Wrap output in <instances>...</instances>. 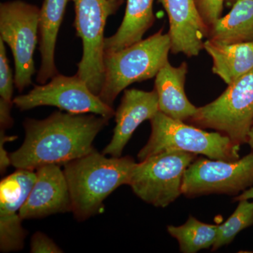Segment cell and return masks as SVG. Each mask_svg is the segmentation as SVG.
<instances>
[{
	"label": "cell",
	"mask_w": 253,
	"mask_h": 253,
	"mask_svg": "<svg viewBox=\"0 0 253 253\" xmlns=\"http://www.w3.org/2000/svg\"><path fill=\"white\" fill-rule=\"evenodd\" d=\"M109 119L92 113H53L44 120L26 119L25 139L10 155L16 169L36 170L49 164H65L94 151L93 141Z\"/></svg>",
	"instance_id": "1"
},
{
	"label": "cell",
	"mask_w": 253,
	"mask_h": 253,
	"mask_svg": "<svg viewBox=\"0 0 253 253\" xmlns=\"http://www.w3.org/2000/svg\"><path fill=\"white\" fill-rule=\"evenodd\" d=\"M136 163L128 156L107 158L96 150L65 163L63 172L75 217L83 221L98 214L108 196L129 184Z\"/></svg>",
	"instance_id": "2"
},
{
	"label": "cell",
	"mask_w": 253,
	"mask_h": 253,
	"mask_svg": "<svg viewBox=\"0 0 253 253\" xmlns=\"http://www.w3.org/2000/svg\"><path fill=\"white\" fill-rule=\"evenodd\" d=\"M170 51L169 33L164 34L161 29L119 51L104 53V80L100 99L113 106L120 93L128 86L156 77L168 62Z\"/></svg>",
	"instance_id": "3"
},
{
	"label": "cell",
	"mask_w": 253,
	"mask_h": 253,
	"mask_svg": "<svg viewBox=\"0 0 253 253\" xmlns=\"http://www.w3.org/2000/svg\"><path fill=\"white\" fill-rule=\"evenodd\" d=\"M149 141L138 154L139 161L165 151H180L223 161L239 159L240 146L216 131L208 132L159 111L151 120Z\"/></svg>",
	"instance_id": "4"
},
{
	"label": "cell",
	"mask_w": 253,
	"mask_h": 253,
	"mask_svg": "<svg viewBox=\"0 0 253 253\" xmlns=\"http://www.w3.org/2000/svg\"><path fill=\"white\" fill-rule=\"evenodd\" d=\"M189 121L214 129L239 146L247 143L253 124V69L228 85L214 101L198 108Z\"/></svg>",
	"instance_id": "5"
},
{
	"label": "cell",
	"mask_w": 253,
	"mask_h": 253,
	"mask_svg": "<svg viewBox=\"0 0 253 253\" xmlns=\"http://www.w3.org/2000/svg\"><path fill=\"white\" fill-rule=\"evenodd\" d=\"M196 155L180 151H165L136 163L128 185L147 204L166 208L182 194L186 169Z\"/></svg>",
	"instance_id": "6"
},
{
	"label": "cell",
	"mask_w": 253,
	"mask_h": 253,
	"mask_svg": "<svg viewBox=\"0 0 253 253\" xmlns=\"http://www.w3.org/2000/svg\"><path fill=\"white\" fill-rule=\"evenodd\" d=\"M41 9L21 0L0 4V39L11 49L15 65L14 85L19 91L32 84L38 42Z\"/></svg>",
	"instance_id": "7"
},
{
	"label": "cell",
	"mask_w": 253,
	"mask_h": 253,
	"mask_svg": "<svg viewBox=\"0 0 253 253\" xmlns=\"http://www.w3.org/2000/svg\"><path fill=\"white\" fill-rule=\"evenodd\" d=\"M75 26L83 42V56L76 74L99 96L104 80V29L107 18L113 14L107 0H73Z\"/></svg>",
	"instance_id": "8"
},
{
	"label": "cell",
	"mask_w": 253,
	"mask_h": 253,
	"mask_svg": "<svg viewBox=\"0 0 253 253\" xmlns=\"http://www.w3.org/2000/svg\"><path fill=\"white\" fill-rule=\"evenodd\" d=\"M21 111L42 106H51L72 113H92L111 119L116 111L94 94L85 82L77 74L65 76L57 74L49 83L35 86L28 94L13 100Z\"/></svg>",
	"instance_id": "9"
},
{
	"label": "cell",
	"mask_w": 253,
	"mask_h": 253,
	"mask_svg": "<svg viewBox=\"0 0 253 253\" xmlns=\"http://www.w3.org/2000/svg\"><path fill=\"white\" fill-rule=\"evenodd\" d=\"M253 185V153L236 161L195 160L186 169L181 191L188 197L237 195Z\"/></svg>",
	"instance_id": "10"
},
{
	"label": "cell",
	"mask_w": 253,
	"mask_h": 253,
	"mask_svg": "<svg viewBox=\"0 0 253 253\" xmlns=\"http://www.w3.org/2000/svg\"><path fill=\"white\" fill-rule=\"evenodd\" d=\"M36 170L17 169L0 183V250L3 253L21 251L26 231L20 212L34 185Z\"/></svg>",
	"instance_id": "11"
},
{
	"label": "cell",
	"mask_w": 253,
	"mask_h": 253,
	"mask_svg": "<svg viewBox=\"0 0 253 253\" xmlns=\"http://www.w3.org/2000/svg\"><path fill=\"white\" fill-rule=\"evenodd\" d=\"M36 171L34 185L20 212L21 219H36L71 212L69 188L59 165H46Z\"/></svg>",
	"instance_id": "12"
},
{
	"label": "cell",
	"mask_w": 253,
	"mask_h": 253,
	"mask_svg": "<svg viewBox=\"0 0 253 253\" xmlns=\"http://www.w3.org/2000/svg\"><path fill=\"white\" fill-rule=\"evenodd\" d=\"M169 18V36L173 54L188 57L199 54L208 38V26L198 9L196 0H159Z\"/></svg>",
	"instance_id": "13"
},
{
	"label": "cell",
	"mask_w": 253,
	"mask_h": 253,
	"mask_svg": "<svg viewBox=\"0 0 253 253\" xmlns=\"http://www.w3.org/2000/svg\"><path fill=\"white\" fill-rule=\"evenodd\" d=\"M156 90L126 89L115 113L116 126L112 139L103 151L104 155L119 158L133 133L141 123L151 121L159 112Z\"/></svg>",
	"instance_id": "14"
},
{
	"label": "cell",
	"mask_w": 253,
	"mask_h": 253,
	"mask_svg": "<svg viewBox=\"0 0 253 253\" xmlns=\"http://www.w3.org/2000/svg\"><path fill=\"white\" fill-rule=\"evenodd\" d=\"M188 73L186 62L174 67L168 61L156 75L154 89L158 94L161 112L177 121H189L198 108L190 102L185 92Z\"/></svg>",
	"instance_id": "15"
},
{
	"label": "cell",
	"mask_w": 253,
	"mask_h": 253,
	"mask_svg": "<svg viewBox=\"0 0 253 253\" xmlns=\"http://www.w3.org/2000/svg\"><path fill=\"white\" fill-rule=\"evenodd\" d=\"M68 0H44L39 21L41 67L36 80L44 84L59 74L55 64V48Z\"/></svg>",
	"instance_id": "16"
},
{
	"label": "cell",
	"mask_w": 253,
	"mask_h": 253,
	"mask_svg": "<svg viewBox=\"0 0 253 253\" xmlns=\"http://www.w3.org/2000/svg\"><path fill=\"white\" fill-rule=\"evenodd\" d=\"M204 49L212 60V72L228 85L253 69V42L222 44L204 42Z\"/></svg>",
	"instance_id": "17"
},
{
	"label": "cell",
	"mask_w": 253,
	"mask_h": 253,
	"mask_svg": "<svg viewBox=\"0 0 253 253\" xmlns=\"http://www.w3.org/2000/svg\"><path fill=\"white\" fill-rule=\"evenodd\" d=\"M154 0H127L126 14L113 36L105 38L104 53L114 52L141 41L154 24Z\"/></svg>",
	"instance_id": "18"
},
{
	"label": "cell",
	"mask_w": 253,
	"mask_h": 253,
	"mask_svg": "<svg viewBox=\"0 0 253 253\" xmlns=\"http://www.w3.org/2000/svg\"><path fill=\"white\" fill-rule=\"evenodd\" d=\"M208 38L222 44L253 42V0L236 1L226 16L208 27Z\"/></svg>",
	"instance_id": "19"
},
{
	"label": "cell",
	"mask_w": 253,
	"mask_h": 253,
	"mask_svg": "<svg viewBox=\"0 0 253 253\" xmlns=\"http://www.w3.org/2000/svg\"><path fill=\"white\" fill-rule=\"evenodd\" d=\"M167 229L184 253H197L212 247L219 234V225L206 224L193 216H190L183 225L168 226Z\"/></svg>",
	"instance_id": "20"
},
{
	"label": "cell",
	"mask_w": 253,
	"mask_h": 253,
	"mask_svg": "<svg viewBox=\"0 0 253 253\" xmlns=\"http://www.w3.org/2000/svg\"><path fill=\"white\" fill-rule=\"evenodd\" d=\"M253 225V200H242L234 213L219 225V234L212 251L231 244L241 231Z\"/></svg>",
	"instance_id": "21"
},
{
	"label": "cell",
	"mask_w": 253,
	"mask_h": 253,
	"mask_svg": "<svg viewBox=\"0 0 253 253\" xmlns=\"http://www.w3.org/2000/svg\"><path fill=\"white\" fill-rule=\"evenodd\" d=\"M4 44V41L0 39V99L14 104L12 97L14 78H13Z\"/></svg>",
	"instance_id": "22"
},
{
	"label": "cell",
	"mask_w": 253,
	"mask_h": 253,
	"mask_svg": "<svg viewBox=\"0 0 253 253\" xmlns=\"http://www.w3.org/2000/svg\"><path fill=\"white\" fill-rule=\"evenodd\" d=\"M224 0H196L200 14L209 27L220 18Z\"/></svg>",
	"instance_id": "23"
},
{
	"label": "cell",
	"mask_w": 253,
	"mask_h": 253,
	"mask_svg": "<svg viewBox=\"0 0 253 253\" xmlns=\"http://www.w3.org/2000/svg\"><path fill=\"white\" fill-rule=\"evenodd\" d=\"M32 253H63L54 241L45 234L37 232L32 237L31 241Z\"/></svg>",
	"instance_id": "24"
},
{
	"label": "cell",
	"mask_w": 253,
	"mask_h": 253,
	"mask_svg": "<svg viewBox=\"0 0 253 253\" xmlns=\"http://www.w3.org/2000/svg\"><path fill=\"white\" fill-rule=\"evenodd\" d=\"M16 139V136L5 135V130L1 129L0 131V170L1 173H4L6 168L11 165L10 155L8 154L5 150V143L14 141Z\"/></svg>",
	"instance_id": "25"
},
{
	"label": "cell",
	"mask_w": 253,
	"mask_h": 253,
	"mask_svg": "<svg viewBox=\"0 0 253 253\" xmlns=\"http://www.w3.org/2000/svg\"><path fill=\"white\" fill-rule=\"evenodd\" d=\"M11 103L6 102L0 99V126L5 130L14 124V120L11 116Z\"/></svg>",
	"instance_id": "26"
},
{
	"label": "cell",
	"mask_w": 253,
	"mask_h": 253,
	"mask_svg": "<svg viewBox=\"0 0 253 253\" xmlns=\"http://www.w3.org/2000/svg\"><path fill=\"white\" fill-rule=\"evenodd\" d=\"M236 201H242V200H253V187L246 189L234 199Z\"/></svg>",
	"instance_id": "27"
},
{
	"label": "cell",
	"mask_w": 253,
	"mask_h": 253,
	"mask_svg": "<svg viewBox=\"0 0 253 253\" xmlns=\"http://www.w3.org/2000/svg\"><path fill=\"white\" fill-rule=\"evenodd\" d=\"M107 1H109L111 8H112L113 14H115L118 7L122 4L123 0H107Z\"/></svg>",
	"instance_id": "28"
},
{
	"label": "cell",
	"mask_w": 253,
	"mask_h": 253,
	"mask_svg": "<svg viewBox=\"0 0 253 253\" xmlns=\"http://www.w3.org/2000/svg\"><path fill=\"white\" fill-rule=\"evenodd\" d=\"M248 144L250 145L253 150V124L249 131V138H248Z\"/></svg>",
	"instance_id": "29"
},
{
	"label": "cell",
	"mask_w": 253,
	"mask_h": 253,
	"mask_svg": "<svg viewBox=\"0 0 253 253\" xmlns=\"http://www.w3.org/2000/svg\"><path fill=\"white\" fill-rule=\"evenodd\" d=\"M235 1H239V0H234Z\"/></svg>",
	"instance_id": "30"
}]
</instances>
